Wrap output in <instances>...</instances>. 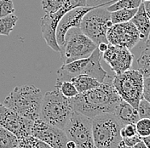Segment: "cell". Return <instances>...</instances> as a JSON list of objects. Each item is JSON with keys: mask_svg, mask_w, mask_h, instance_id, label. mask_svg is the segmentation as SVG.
I'll list each match as a JSON object with an SVG mask.
<instances>
[{"mask_svg": "<svg viewBox=\"0 0 150 148\" xmlns=\"http://www.w3.org/2000/svg\"><path fill=\"white\" fill-rule=\"evenodd\" d=\"M112 78L108 74L98 87L78 94L72 99L74 111L90 118L104 113H113L122 99L112 84Z\"/></svg>", "mask_w": 150, "mask_h": 148, "instance_id": "6da1fadb", "label": "cell"}, {"mask_svg": "<svg viewBox=\"0 0 150 148\" xmlns=\"http://www.w3.org/2000/svg\"><path fill=\"white\" fill-rule=\"evenodd\" d=\"M43 96L41 90L33 84L17 86L5 97L3 104L21 117L34 121L39 118Z\"/></svg>", "mask_w": 150, "mask_h": 148, "instance_id": "7a4b0ae2", "label": "cell"}, {"mask_svg": "<svg viewBox=\"0 0 150 148\" xmlns=\"http://www.w3.org/2000/svg\"><path fill=\"white\" fill-rule=\"evenodd\" d=\"M72 99L63 96L55 87L53 90L48 91L43 96L39 118L63 130L74 111Z\"/></svg>", "mask_w": 150, "mask_h": 148, "instance_id": "3957f363", "label": "cell"}, {"mask_svg": "<svg viewBox=\"0 0 150 148\" xmlns=\"http://www.w3.org/2000/svg\"><path fill=\"white\" fill-rule=\"evenodd\" d=\"M102 59L103 53L98 49V48H96L88 58L79 59L63 64L56 71L57 80L70 81V79L74 77L86 74L96 78L100 83H103L108 73L102 66Z\"/></svg>", "mask_w": 150, "mask_h": 148, "instance_id": "277c9868", "label": "cell"}, {"mask_svg": "<svg viewBox=\"0 0 150 148\" xmlns=\"http://www.w3.org/2000/svg\"><path fill=\"white\" fill-rule=\"evenodd\" d=\"M96 148H119L122 141V123L113 113H104L91 118Z\"/></svg>", "mask_w": 150, "mask_h": 148, "instance_id": "5b68a950", "label": "cell"}, {"mask_svg": "<svg viewBox=\"0 0 150 148\" xmlns=\"http://www.w3.org/2000/svg\"><path fill=\"white\" fill-rule=\"evenodd\" d=\"M144 77L140 72L130 69L120 74H114L112 84L123 101L128 102L136 109L142 99Z\"/></svg>", "mask_w": 150, "mask_h": 148, "instance_id": "8992f818", "label": "cell"}, {"mask_svg": "<svg viewBox=\"0 0 150 148\" xmlns=\"http://www.w3.org/2000/svg\"><path fill=\"white\" fill-rule=\"evenodd\" d=\"M112 25L111 13L106 7H96L90 10L82 19L80 30L98 45L101 43L108 44L107 32Z\"/></svg>", "mask_w": 150, "mask_h": 148, "instance_id": "52a82bcc", "label": "cell"}, {"mask_svg": "<svg viewBox=\"0 0 150 148\" xmlns=\"http://www.w3.org/2000/svg\"><path fill=\"white\" fill-rule=\"evenodd\" d=\"M97 48V45L88 37L80 28H72L66 35L65 44L60 55L63 64L76 60L88 58Z\"/></svg>", "mask_w": 150, "mask_h": 148, "instance_id": "ba28073f", "label": "cell"}, {"mask_svg": "<svg viewBox=\"0 0 150 148\" xmlns=\"http://www.w3.org/2000/svg\"><path fill=\"white\" fill-rule=\"evenodd\" d=\"M63 131L68 140H72L76 144V148H96L91 118L74 111Z\"/></svg>", "mask_w": 150, "mask_h": 148, "instance_id": "9c48e42d", "label": "cell"}, {"mask_svg": "<svg viewBox=\"0 0 150 148\" xmlns=\"http://www.w3.org/2000/svg\"><path fill=\"white\" fill-rule=\"evenodd\" d=\"M107 39L108 44L112 45L131 49L140 41V35L135 25L128 21L113 24L108 30Z\"/></svg>", "mask_w": 150, "mask_h": 148, "instance_id": "30bf717a", "label": "cell"}, {"mask_svg": "<svg viewBox=\"0 0 150 148\" xmlns=\"http://www.w3.org/2000/svg\"><path fill=\"white\" fill-rule=\"evenodd\" d=\"M31 135L43 140L52 148H67V137L63 130L38 118L33 122Z\"/></svg>", "mask_w": 150, "mask_h": 148, "instance_id": "8fae6325", "label": "cell"}, {"mask_svg": "<svg viewBox=\"0 0 150 148\" xmlns=\"http://www.w3.org/2000/svg\"><path fill=\"white\" fill-rule=\"evenodd\" d=\"M33 122L0 103V126L12 132L17 138L31 135Z\"/></svg>", "mask_w": 150, "mask_h": 148, "instance_id": "7c38bea8", "label": "cell"}, {"mask_svg": "<svg viewBox=\"0 0 150 148\" xmlns=\"http://www.w3.org/2000/svg\"><path fill=\"white\" fill-rule=\"evenodd\" d=\"M102 6H84L69 10L60 20L56 27V41L62 49L64 44L67 32L72 28H80V24L84 16L91 9ZM61 52V51H60Z\"/></svg>", "mask_w": 150, "mask_h": 148, "instance_id": "4fadbf2b", "label": "cell"}, {"mask_svg": "<svg viewBox=\"0 0 150 148\" xmlns=\"http://www.w3.org/2000/svg\"><path fill=\"white\" fill-rule=\"evenodd\" d=\"M103 59L116 74H120L131 69L133 54L131 49L108 44V49L103 53Z\"/></svg>", "mask_w": 150, "mask_h": 148, "instance_id": "5bb4252c", "label": "cell"}, {"mask_svg": "<svg viewBox=\"0 0 150 148\" xmlns=\"http://www.w3.org/2000/svg\"><path fill=\"white\" fill-rule=\"evenodd\" d=\"M71 9L64 5L61 9L54 14H45L40 19V27L43 38L45 40L47 45L50 47L55 52L61 51V49L56 41V27L62 17Z\"/></svg>", "mask_w": 150, "mask_h": 148, "instance_id": "9a60e30c", "label": "cell"}, {"mask_svg": "<svg viewBox=\"0 0 150 148\" xmlns=\"http://www.w3.org/2000/svg\"><path fill=\"white\" fill-rule=\"evenodd\" d=\"M133 54L131 69L137 70L144 78L150 77V49L141 40L131 49Z\"/></svg>", "mask_w": 150, "mask_h": 148, "instance_id": "2e32d148", "label": "cell"}, {"mask_svg": "<svg viewBox=\"0 0 150 148\" xmlns=\"http://www.w3.org/2000/svg\"><path fill=\"white\" fill-rule=\"evenodd\" d=\"M113 114L121 123L123 126L128 123L136 124V123L140 119L137 110L131 104L123 100L117 106Z\"/></svg>", "mask_w": 150, "mask_h": 148, "instance_id": "e0dca14e", "label": "cell"}, {"mask_svg": "<svg viewBox=\"0 0 150 148\" xmlns=\"http://www.w3.org/2000/svg\"><path fill=\"white\" fill-rule=\"evenodd\" d=\"M131 21L137 29L141 40H146L150 34V20L146 13L143 3L141 4Z\"/></svg>", "mask_w": 150, "mask_h": 148, "instance_id": "ac0fdd59", "label": "cell"}, {"mask_svg": "<svg viewBox=\"0 0 150 148\" xmlns=\"http://www.w3.org/2000/svg\"><path fill=\"white\" fill-rule=\"evenodd\" d=\"M70 81L74 84L75 88L77 89L79 94L86 92L88 90L95 89L102 83L96 78L86 74H81L74 77L70 79Z\"/></svg>", "mask_w": 150, "mask_h": 148, "instance_id": "d6986e66", "label": "cell"}, {"mask_svg": "<svg viewBox=\"0 0 150 148\" xmlns=\"http://www.w3.org/2000/svg\"><path fill=\"white\" fill-rule=\"evenodd\" d=\"M17 21L18 17L14 13L0 18V35L9 37L11 32L16 27Z\"/></svg>", "mask_w": 150, "mask_h": 148, "instance_id": "ffe728a7", "label": "cell"}, {"mask_svg": "<svg viewBox=\"0 0 150 148\" xmlns=\"http://www.w3.org/2000/svg\"><path fill=\"white\" fill-rule=\"evenodd\" d=\"M17 146V136L12 132L0 126V148H15Z\"/></svg>", "mask_w": 150, "mask_h": 148, "instance_id": "44dd1931", "label": "cell"}, {"mask_svg": "<svg viewBox=\"0 0 150 148\" xmlns=\"http://www.w3.org/2000/svg\"><path fill=\"white\" fill-rule=\"evenodd\" d=\"M18 147L21 148H52L43 140L31 135L18 138Z\"/></svg>", "mask_w": 150, "mask_h": 148, "instance_id": "7402d4cb", "label": "cell"}, {"mask_svg": "<svg viewBox=\"0 0 150 148\" xmlns=\"http://www.w3.org/2000/svg\"><path fill=\"white\" fill-rule=\"evenodd\" d=\"M137 11V9H120L111 12V20L113 24L131 21Z\"/></svg>", "mask_w": 150, "mask_h": 148, "instance_id": "603a6c76", "label": "cell"}, {"mask_svg": "<svg viewBox=\"0 0 150 148\" xmlns=\"http://www.w3.org/2000/svg\"><path fill=\"white\" fill-rule=\"evenodd\" d=\"M142 2L141 0H117L113 4L106 7L110 13L120 9H138Z\"/></svg>", "mask_w": 150, "mask_h": 148, "instance_id": "cb8c5ba5", "label": "cell"}, {"mask_svg": "<svg viewBox=\"0 0 150 148\" xmlns=\"http://www.w3.org/2000/svg\"><path fill=\"white\" fill-rule=\"evenodd\" d=\"M55 87L59 90L61 94L67 98L72 99L79 94L77 89L75 88L74 84L71 81H60L56 80Z\"/></svg>", "mask_w": 150, "mask_h": 148, "instance_id": "d4e9b609", "label": "cell"}, {"mask_svg": "<svg viewBox=\"0 0 150 148\" xmlns=\"http://www.w3.org/2000/svg\"><path fill=\"white\" fill-rule=\"evenodd\" d=\"M66 1L67 0H42L41 6L45 14H54L65 5Z\"/></svg>", "mask_w": 150, "mask_h": 148, "instance_id": "484cf974", "label": "cell"}, {"mask_svg": "<svg viewBox=\"0 0 150 148\" xmlns=\"http://www.w3.org/2000/svg\"><path fill=\"white\" fill-rule=\"evenodd\" d=\"M136 128L141 138L150 135V118H140L136 123Z\"/></svg>", "mask_w": 150, "mask_h": 148, "instance_id": "4316f807", "label": "cell"}, {"mask_svg": "<svg viewBox=\"0 0 150 148\" xmlns=\"http://www.w3.org/2000/svg\"><path fill=\"white\" fill-rule=\"evenodd\" d=\"M15 13L13 0H0V18Z\"/></svg>", "mask_w": 150, "mask_h": 148, "instance_id": "83f0119b", "label": "cell"}, {"mask_svg": "<svg viewBox=\"0 0 150 148\" xmlns=\"http://www.w3.org/2000/svg\"><path fill=\"white\" fill-rule=\"evenodd\" d=\"M137 112L140 118H150V103L145 99H142L137 106Z\"/></svg>", "mask_w": 150, "mask_h": 148, "instance_id": "f1b7e54d", "label": "cell"}, {"mask_svg": "<svg viewBox=\"0 0 150 148\" xmlns=\"http://www.w3.org/2000/svg\"><path fill=\"white\" fill-rule=\"evenodd\" d=\"M137 134V128L135 123H128L124 125L120 130V135H121L122 139L125 137H131L133 135H136Z\"/></svg>", "mask_w": 150, "mask_h": 148, "instance_id": "f546056e", "label": "cell"}, {"mask_svg": "<svg viewBox=\"0 0 150 148\" xmlns=\"http://www.w3.org/2000/svg\"><path fill=\"white\" fill-rule=\"evenodd\" d=\"M140 141H142V138L138 134H137L136 135L131 136V137H125V138L122 139V142L125 146L130 147H134Z\"/></svg>", "mask_w": 150, "mask_h": 148, "instance_id": "4dcf8cb0", "label": "cell"}, {"mask_svg": "<svg viewBox=\"0 0 150 148\" xmlns=\"http://www.w3.org/2000/svg\"><path fill=\"white\" fill-rule=\"evenodd\" d=\"M117 0H86L87 6H102L107 7Z\"/></svg>", "mask_w": 150, "mask_h": 148, "instance_id": "1f68e13d", "label": "cell"}, {"mask_svg": "<svg viewBox=\"0 0 150 148\" xmlns=\"http://www.w3.org/2000/svg\"><path fill=\"white\" fill-rule=\"evenodd\" d=\"M142 98L147 100L150 103V77L144 78Z\"/></svg>", "mask_w": 150, "mask_h": 148, "instance_id": "d6a6232c", "label": "cell"}, {"mask_svg": "<svg viewBox=\"0 0 150 148\" xmlns=\"http://www.w3.org/2000/svg\"><path fill=\"white\" fill-rule=\"evenodd\" d=\"M66 4H67L71 9L87 6L86 0H67L66 1Z\"/></svg>", "mask_w": 150, "mask_h": 148, "instance_id": "836d02e7", "label": "cell"}, {"mask_svg": "<svg viewBox=\"0 0 150 148\" xmlns=\"http://www.w3.org/2000/svg\"><path fill=\"white\" fill-rule=\"evenodd\" d=\"M108 44H107V43H101V44H99L97 45V48H98V49H99L102 53H103V52H105V51L108 49Z\"/></svg>", "mask_w": 150, "mask_h": 148, "instance_id": "e575fe53", "label": "cell"}, {"mask_svg": "<svg viewBox=\"0 0 150 148\" xmlns=\"http://www.w3.org/2000/svg\"><path fill=\"white\" fill-rule=\"evenodd\" d=\"M144 4V8H145V10H146V13L149 16V18L150 20V1L149 2H144L143 3Z\"/></svg>", "mask_w": 150, "mask_h": 148, "instance_id": "d590c367", "label": "cell"}, {"mask_svg": "<svg viewBox=\"0 0 150 148\" xmlns=\"http://www.w3.org/2000/svg\"><path fill=\"white\" fill-rule=\"evenodd\" d=\"M142 142L146 145V147L148 148H150V135L147 136V137H143L142 138Z\"/></svg>", "mask_w": 150, "mask_h": 148, "instance_id": "8d00e7d4", "label": "cell"}, {"mask_svg": "<svg viewBox=\"0 0 150 148\" xmlns=\"http://www.w3.org/2000/svg\"><path fill=\"white\" fill-rule=\"evenodd\" d=\"M66 147L67 148H76V144L72 140H67V144H66Z\"/></svg>", "mask_w": 150, "mask_h": 148, "instance_id": "74e56055", "label": "cell"}, {"mask_svg": "<svg viewBox=\"0 0 150 148\" xmlns=\"http://www.w3.org/2000/svg\"><path fill=\"white\" fill-rule=\"evenodd\" d=\"M133 148H148L147 147H146V145L142 142V141H140V142H138L135 147Z\"/></svg>", "mask_w": 150, "mask_h": 148, "instance_id": "f35d334b", "label": "cell"}, {"mask_svg": "<svg viewBox=\"0 0 150 148\" xmlns=\"http://www.w3.org/2000/svg\"><path fill=\"white\" fill-rule=\"evenodd\" d=\"M143 42H144V44L148 47V48H149L150 49V34L149 36V37H148L146 40H143Z\"/></svg>", "mask_w": 150, "mask_h": 148, "instance_id": "ab89813d", "label": "cell"}, {"mask_svg": "<svg viewBox=\"0 0 150 148\" xmlns=\"http://www.w3.org/2000/svg\"><path fill=\"white\" fill-rule=\"evenodd\" d=\"M119 148H133V147H127V146H125L123 142L121 141V143H120V147Z\"/></svg>", "mask_w": 150, "mask_h": 148, "instance_id": "60d3db41", "label": "cell"}, {"mask_svg": "<svg viewBox=\"0 0 150 148\" xmlns=\"http://www.w3.org/2000/svg\"><path fill=\"white\" fill-rule=\"evenodd\" d=\"M141 1H142V3H144V2H149L150 0H141Z\"/></svg>", "mask_w": 150, "mask_h": 148, "instance_id": "b9f144b4", "label": "cell"}, {"mask_svg": "<svg viewBox=\"0 0 150 148\" xmlns=\"http://www.w3.org/2000/svg\"><path fill=\"white\" fill-rule=\"evenodd\" d=\"M15 148H21V147H18V146H17V147H15Z\"/></svg>", "mask_w": 150, "mask_h": 148, "instance_id": "7bdbcfd3", "label": "cell"}]
</instances>
